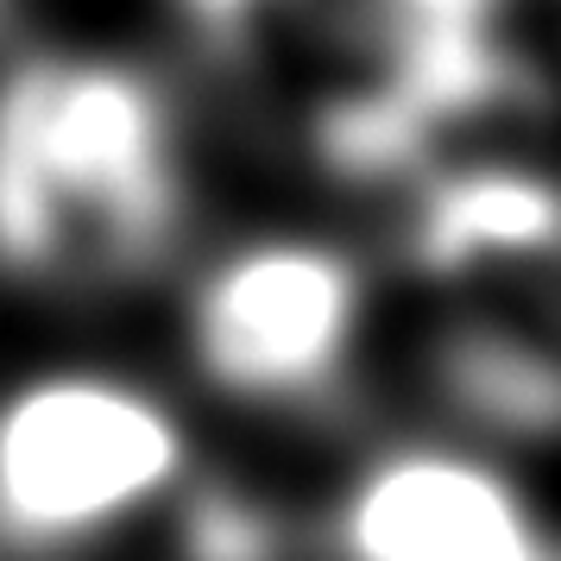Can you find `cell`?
Here are the masks:
<instances>
[{
	"instance_id": "6",
	"label": "cell",
	"mask_w": 561,
	"mask_h": 561,
	"mask_svg": "<svg viewBox=\"0 0 561 561\" xmlns=\"http://www.w3.org/2000/svg\"><path fill=\"white\" fill-rule=\"evenodd\" d=\"M423 379L467 442L485 448L561 442V334H549L536 316L480 309L473 297H460L455 316L430 334Z\"/></svg>"
},
{
	"instance_id": "3",
	"label": "cell",
	"mask_w": 561,
	"mask_h": 561,
	"mask_svg": "<svg viewBox=\"0 0 561 561\" xmlns=\"http://www.w3.org/2000/svg\"><path fill=\"white\" fill-rule=\"evenodd\" d=\"M373 329V265L309 228L240 233L208 253L178 304L183 366L228 404L322 410Z\"/></svg>"
},
{
	"instance_id": "7",
	"label": "cell",
	"mask_w": 561,
	"mask_h": 561,
	"mask_svg": "<svg viewBox=\"0 0 561 561\" xmlns=\"http://www.w3.org/2000/svg\"><path fill=\"white\" fill-rule=\"evenodd\" d=\"M171 542H178V561H284L290 556V530H284L278 511L228 480H208V473H196V485L171 511Z\"/></svg>"
},
{
	"instance_id": "8",
	"label": "cell",
	"mask_w": 561,
	"mask_h": 561,
	"mask_svg": "<svg viewBox=\"0 0 561 561\" xmlns=\"http://www.w3.org/2000/svg\"><path fill=\"white\" fill-rule=\"evenodd\" d=\"M404 45V82L430 51L505 38V0H373Z\"/></svg>"
},
{
	"instance_id": "4",
	"label": "cell",
	"mask_w": 561,
	"mask_h": 561,
	"mask_svg": "<svg viewBox=\"0 0 561 561\" xmlns=\"http://www.w3.org/2000/svg\"><path fill=\"white\" fill-rule=\"evenodd\" d=\"M329 561H561L530 485L467 435H391L334 485Z\"/></svg>"
},
{
	"instance_id": "5",
	"label": "cell",
	"mask_w": 561,
	"mask_h": 561,
	"mask_svg": "<svg viewBox=\"0 0 561 561\" xmlns=\"http://www.w3.org/2000/svg\"><path fill=\"white\" fill-rule=\"evenodd\" d=\"M398 253L455 297L561 272V178L530 158H435L404 190Z\"/></svg>"
},
{
	"instance_id": "9",
	"label": "cell",
	"mask_w": 561,
	"mask_h": 561,
	"mask_svg": "<svg viewBox=\"0 0 561 561\" xmlns=\"http://www.w3.org/2000/svg\"><path fill=\"white\" fill-rule=\"evenodd\" d=\"M183 13V26L203 38L215 57H240L253 45V32L278 13L284 0H171Z\"/></svg>"
},
{
	"instance_id": "1",
	"label": "cell",
	"mask_w": 561,
	"mask_h": 561,
	"mask_svg": "<svg viewBox=\"0 0 561 561\" xmlns=\"http://www.w3.org/2000/svg\"><path fill=\"white\" fill-rule=\"evenodd\" d=\"M178 102L114 51H26L0 70V272L38 290H121L178 253Z\"/></svg>"
},
{
	"instance_id": "2",
	"label": "cell",
	"mask_w": 561,
	"mask_h": 561,
	"mask_svg": "<svg viewBox=\"0 0 561 561\" xmlns=\"http://www.w3.org/2000/svg\"><path fill=\"white\" fill-rule=\"evenodd\" d=\"M196 430L158 379L57 359L0 385V556L70 561L196 485Z\"/></svg>"
}]
</instances>
